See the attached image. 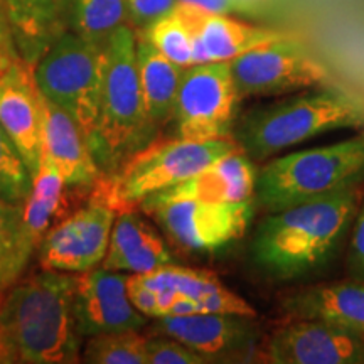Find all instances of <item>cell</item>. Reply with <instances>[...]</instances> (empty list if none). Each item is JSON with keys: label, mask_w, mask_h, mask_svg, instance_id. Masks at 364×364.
<instances>
[{"label": "cell", "mask_w": 364, "mask_h": 364, "mask_svg": "<svg viewBox=\"0 0 364 364\" xmlns=\"http://www.w3.org/2000/svg\"><path fill=\"white\" fill-rule=\"evenodd\" d=\"M75 277L44 270L14 284L0 300V343L6 363L75 364L80 339L73 311Z\"/></svg>", "instance_id": "obj_1"}, {"label": "cell", "mask_w": 364, "mask_h": 364, "mask_svg": "<svg viewBox=\"0 0 364 364\" xmlns=\"http://www.w3.org/2000/svg\"><path fill=\"white\" fill-rule=\"evenodd\" d=\"M359 201L358 184L272 213L252 241L253 263L280 280L299 279L329 260Z\"/></svg>", "instance_id": "obj_2"}, {"label": "cell", "mask_w": 364, "mask_h": 364, "mask_svg": "<svg viewBox=\"0 0 364 364\" xmlns=\"http://www.w3.org/2000/svg\"><path fill=\"white\" fill-rule=\"evenodd\" d=\"M359 127H364V100L329 85L253 108L241 120L238 145L247 156L267 159L322 134Z\"/></svg>", "instance_id": "obj_3"}, {"label": "cell", "mask_w": 364, "mask_h": 364, "mask_svg": "<svg viewBox=\"0 0 364 364\" xmlns=\"http://www.w3.org/2000/svg\"><path fill=\"white\" fill-rule=\"evenodd\" d=\"M152 129L139 78L136 36L124 24L105 46L97 136L91 145L95 161L115 169L144 147Z\"/></svg>", "instance_id": "obj_4"}, {"label": "cell", "mask_w": 364, "mask_h": 364, "mask_svg": "<svg viewBox=\"0 0 364 364\" xmlns=\"http://www.w3.org/2000/svg\"><path fill=\"white\" fill-rule=\"evenodd\" d=\"M238 150L240 145L230 139L196 142L179 136L144 145L122 162L115 174L95 181L93 196L118 213L134 209L149 196L188 181L218 159Z\"/></svg>", "instance_id": "obj_5"}, {"label": "cell", "mask_w": 364, "mask_h": 364, "mask_svg": "<svg viewBox=\"0 0 364 364\" xmlns=\"http://www.w3.org/2000/svg\"><path fill=\"white\" fill-rule=\"evenodd\" d=\"M364 174V135L272 159L255 181V198L270 213L324 198Z\"/></svg>", "instance_id": "obj_6"}, {"label": "cell", "mask_w": 364, "mask_h": 364, "mask_svg": "<svg viewBox=\"0 0 364 364\" xmlns=\"http://www.w3.org/2000/svg\"><path fill=\"white\" fill-rule=\"evenodd\" d=\"M103 66L105 48L75 33H63L34 68L36 83L43 97L70 113L90 149L97 136Z\"/></svg>", "instance_id": "obj_7"}, {"label": "cell", "mask_w": 364, "mask_h": 364, "mask_svg": "<svg viewBox=\"0 0 364 364\" xmlns=\"http://www.w3.org/2000/svg\"><path fill=\"white\" fill-rule=\"evenodd\" d=\"M240 98L277 97L336 85L327 70L292 36L272 41L230 61Z\"/></svg>", "instance_id": "obj_8"}, {"label": "cell", "mask_w": 364, "mask_h": 364, "mask_svg": "<svg viewBox=\"0 0 364 364\" xmlns=\"http://www.w3.org/2000/svg\"><path fill=\"white\" fill-rule=\"evenodd\" d=\"M230 63H204L184 70L174 115L181 139H228L240 102Z\"/></svg>", "instance_id": "obj_9"}, {"label": "cell", "mask_w": 364, "mask_h": 364, "mask_svg": "<svg viewBox=\"0 0 364 364\" xmlns=\"http://www.w3.org/2000/svg\"><path fill=\"white\" fill-rule=\"evenodd\" d=\"M184 248L215 252L247 231L253 218V199L240 203H208L182 199L144 208Z\"/></svg>", "instance_id": "obj_10"}, {"label": "cell", "mask_w": 364, "mask_h": 364, "mask_svg": "<svg viewBox=\"0 0 364 364\" xmlns=\"http://www.w3.org/2000/svg\"><path fill=\"white\" fill-rule=\"evenodd\" d=\"M117 211L102 199L91 201L66 218L41 241V263L44 270L88 272L107 257Z\"/></svg>", "instance_id": "obj_11"}, {"label": "cell", "mask_w": 364, "mask_h": 364, "mask_svg": "<svg viewBox=\"0 0 364 364\" xmlns=\"http://www.w3.org/2000/svg\"><path fill=\"white\" fill-rule=\"evenodd\" d=\"M129 277L107 268H91L75 277L73 311L81 338L107 332L139 331L145 316L132 306L127 294Z\"/></svg>", "instance_id": "obj_12"}, {"label": "cell", "mask_w": 364, "mask_h": 364, "mask_svg": "<svg viewBox=\"0 0 364 364\" xmlns=\"http://www.w3.org/2000/svg\"><path fill=\"white\" fill-rule=\"evenodd\" d=\"M0 125L34 177L43 157V93L29 63L0 68Z\"/></svg>", "instance_id": "obj_13"}, {"label": "cell", "mask_w": 364, "mask_h": 364, "mask_svg": "<svg viewBox=\"0 0 364 364\" xmlns=\"http://www.w3.org/2000/svg\"><path fill=\"white\" fill-rule=\"evenodd\" d=\"M263 356L275 364L364 363V339L314 318H299L268 339Z\"/></svg>", "instance_id": "obj_14"}, {"label": "cell", "mask_w": 364, "mask_h": 364, "mask_svg": "<svg viewBox=\"0 0 364 364\" xmlns=\"http://www.w3.org/2000/svg\"><path fill=\"white\" fill-rule=\"evenodd\" d=\"M257 171L243 150L218 159L206 169L181 184L149 196L140 203L142 208L159 206L182 199L208 203H240L253 199Z\"/></svg>", "instance_id": "obj_15"}, {"label": "cell", "mask_w": 364, "mask_h": 364, "mask_svg": "<svg viewBox=\"0 0 364 364\" xmlns=\"http://www.w3.org/2000/svg\"><path fill=\"white\" fill-rule=\"evenodd\" d=\"M184 7L194 29V65L230 63L258 46L289 36L233 19L230 14L208 12L191 4H184Z\"/></svg>", "instance_id": "obj_16"}, {"label": "cell", "mask_w": 364, "mask_h": 364, "mask_svg": "<svg viewBox=\"0 0 364 364\" xmlns=\"http://www.w3.org/2000/svg\"><path fill=\"white\" fill-rule=\"evenodd\" d=\"M253 318L198 312L189 316L159 317L156 331L171 336L204 358L243 349L253 339Z\"/></svg>", "instance_id": "obj_17"}, {"label": "cell", "mask_w": 364, "mask_h": 364, "mask_svg": "<svg viewBox=\"0 0 364 364\" xmlns=\"http://www.w3.org/2000/svg\"><path fill=\"white\" fill-rule=\"evenodd\" d=\"M43 154L56 164L66 186H90L98 179V164L78 124L44 97Z\"/></svg>", "instance_id": "obj_18"}, {"label": "cell", "mask_w": 364, "mask_h": 364, "mask_svg": "<svg viewBox=\"0 0 364 364\" xmlns=\"http://www.w3.org/2000/svg\"><path fill=\"white\" fill-rule=\"evenodd\" d=\"M284 307L299 318H314L364 339V282L314 285L290 295Z\"/></svg>", "instance_id": "obj_19"}, {"label": "cell", "mask_w": 364, "mask_h": 364, "mask_svg": "<svg viewBox=\"0 0 364 364\" xmlns=\"http://www.w3.org/2000/svg\"><path fill=\"white\" fill-rule=\"evenodd\" d=\"M171 253L152 226L132 209L120 211L112 228L103 268L112 272L147 273L169 265Z\"/></svg>", "instance_id": "obj_20"}, {"label": "cell", "mask_w": 364, "mask_h": 364, "mask_svg": "<svg viewBox=\"0 0 364 364\" xmlns=\"http://www.w3.org/2000/svg\"><path fill=\"white\" fill-rule=\"evenodd\" d=\"M136 65L145 110L156 127L174 113L177 93L186 68L177 66L159 53L144 33L136 36Z\"/></svg>", "instance_id": "obj_21"}, {"label": "cell", "mask_w": 364, "mask_h": 364, "mask_svg": "<svg viewBox=\"0 0 364 364\" xmlns=\"http://www.w3.org/2000/svg\"><path fill=\"white\" fill-rule=\"evenodd\" d=\"M73 0H4L7 19L22 43L44 53L70 22Z\"/></svg>", "instance_id": "obj_22"}, {"label": "cell", "mask_w": 364, "mask_h": 364, "mask_svg": "<svg viewBox=\"0 0 364 364\" xmlns=\"http://www.w3.org/2000/svg\"><path fill=\"white\" fill-rule=\"evenodd\" d=\"M22 204L0 199V294L19 280L38 247L26 226Z\"/></svg>", "instance_id": "obj_23"}, {"label": "cell", "mask_w": 364, "mask_h": 364, "mask_svg": "<svg viewBox=\"0 0 364 364\" xmlns=\"http://www.w3.org/2000/svg\"><path fill=\"white\" fill-rule=\"evenodd\" d=\"M65 188L66 182L56 164L43 154L38 174L33 177V189L22 204L26 226L38 247L65 204Z\"/></svg>", "instance_id": "obj_24"}, {"label": "cell", "mask_w": 364, "mask_h": 364, "mask_svg": "<svg viewBox=\"0 0 364 364\" xmlns=\"http://www.w3.org/2000/svg\"><path fill=\"white\" fill-rule=\"evenodd\" d=\"M127 22L125 0H73L70 24L73 33L105 48L113 33Z\"/></svg>", "instance_id": "obj_25"}, {"label": "cell", "mask_w": 364, "mask_h": 364, "mask_svg": "<svg viewBox=\"0 0 364 364\" xmlns=\"http://www.w3.org/2000/svg\"><path fill=\"white\" fill-rule=\"evenodd\" d=\"M144 36L177 66H194V29L184 4L177 2L169 14L145 27Z\"/></svg>", "instance_id": "obj_26"}, {"label": "cell", "mask_w": 364, "mask_h": 364, "mask_svg": "<svg viewBox=\"0 0 364 364\" xmlns=\"http://www.w3.org/2000/svg\"><path fill=\"white\" fill-rule=\"evenodd\" d=\"M147 339L139 331L91 336L83 361L93 364H147Z\"/></svg>", "instance_id": "obj_27"}, {"label": "cell", "mask_w": 364, "mask_h": 364, "mask_svg": "<svg viewBox=\"0 0 364 364\" xmlns=\"http://www.w3.org/2000/svg\"><path fill=\"white\" fill-rule=\"evenodd\" d=\"M134 275L154 290H172L176 294H184L188 297L201 299L218 287L221 282L216 279L215 273L206 270H193L174 265H164L147 273H134Z\"/></svg>", "instance_id": "obj_28"}, {"label": "cell", "mask_w": 364, "mask_h": 364, "mask_svg": "<svg viewBox=\"0 0 364 364\" xmlns=\"http://www.w3.org/2000/svg\"><path fill=\"white\" fill-rule=\"evenodd\" d=\"M33 189V176L0 125V199L22 204Z\"/></svg>", "instance_id": "obj_29"}, {"label": "cell", "mask_w": 364, "mask_h": 364, "mask_svg": "<svg viewBox=\"0 0 364 364\" xmlns=\"http://www.w3.org/2000/svg\"><path fill=\"white\" fill-rule=\"evenodd\" d=\"M209 359L171 336L147 339V364H204Z\"/></svg>", "instance_id": "obj_30"}, {"label": "cell", "mask_w": 364, "mask_h": 364, "mask_svg": "<svg viewBox=\"0 0 364 364\" xmlns=\"http://www.w3.org/2000/svg\"><path fill=\"white\" fill-rule=\"evenodd\" d=\"M199 312L223 314V316H240L247 318L257 317V311L250 306L247 300L238 297L235 292L228 290L226 287H218L216 290L209 292L204 297L198 299Z\"/></svg>", "instance_id": "obj_31"}, {"label": "cell", "mask_w": 364, "mask_h": 364, "mask_svg": "<svg viewBox=\"0 0 364 364\" xmlns=\"http://www.w3.org/2000/svg\"><path fill=\"white\" fill-rule=\"evenodd\" d=\"M177 0H125L127 19L136 27H149L152 22L169 14Z\"/></svg>", "instance_id": "obj_32"}, {"label": "cell", "mask_w": 364, "mask_h": 364, "mask_svg": "<svg viewBox=\"0 0 364 364\" xmlns=\"http://www.w3.org/2000/svg\"><path fill=\"white\" fill-rule=\"evenodd\" d=\"M127 294L136 311L144 314L145 317H156L157 314V292L149 289L135 275H130L127 280Z\"/></svg>", "instance_id": "obj_33"}, {"label": "cell", "mask_w": 364, "mask_h": 364, "mask_svg": "<svg viewBox=\"0 0 364 364\" xmlns=\"http://www.w3.org/2000/svg\"><path fill=\"white\" fill-rule=\"evenodd\" d=\"M349 272L358 280H364V206L359 213L353 230L351 252H349Z\"/></svg>", "instance_id": "obj_34"}, {"label": "cell", "mask_w": 364, "mask_h": 364, "mask_svg": "<svg viewBox=\"0 0 364 364\" xmlns=\"http://www.w3.org/2000/svg\"><path fill=\"white\" fill-rule=\"evenodd\" d=\"M177 2L191 4V6L204 9V11L208 12H218V14L241 12V7L238 6L236 0H177Z\"/></svg>", "instance_id": "obj_35"}, {"label": "cell", "mask_w": 364, "mask_h": 364, "mask_svg": "<svg viewBox=\"0 0 364 364\" xmlns=\"http://www.w3.org/2000/svg\"><path fill=\"white\" fill-rule=\"evenodd\" d=\"M199 312V302L198 299L188 297L184 294H177L174 302L169 307V311L166 312L164 317L169 316H189V314H198Z\"/></svg>", "instance_id": "obj_36"}, {"label": "cell", "mask_w": 364, "mask_h": 364, "mask_svg": "<svg viewBox=\"0 0 364 364\" xmlns=\"http://www.w3.org/2000/svg\"><path fill=\"white\" fill-rule=\"evenodd\" d=\"M236 2L241 7V12H255L263 7H268L273 0H236Z\"/></svg>", "instance_id": "obj_37"}, {"label": "cell", "mask_w": 364, "mask_h": 364, "mask_svg": "<svg viewBox=\"0 0 364 364\" xmlns=\"http://www.w3.org/2000/svg\"><path fill=\"white\" fill-rule=\"evenodd\" d=\"M0 363H6V354H4L2 343H0Z\"/></svg>", "instance_id": "obj_38"}, {"label": "cell", "mask_w": 364, "mask_h": 364, "mask_svg": "<svg viewBox=\"0 0 364 364\" xmlns=\"http://www.w3.org/2000/svg\"><path fill=\"white\" fill-rule=\"evenodd\" d=\"M4 34V22H2V12H0V39H2Z\"/></svg>", "instance_id": "obj_39"}]
</instances>
